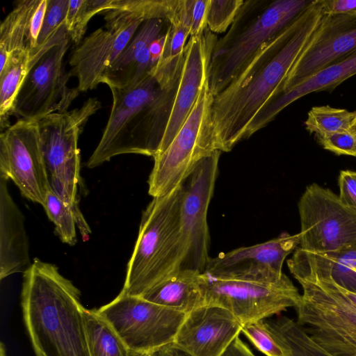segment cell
Returning <instances> with one entry per match:
<instances>
[{"mask_svg":"<svg viewBox=\"0 0 356 356\" xmlns=\"http://www.w3.org/2000/svg\"><path fill=\"white\" fill-rule=\"evenodd\" d=\"M311 0H245L227 33L216 42L208 82L213 97L246 67L262 46L292 23Z\"/></svg>","mask_w":356,"mask_h":356,"instance_id":"cell-4","label":"cell"},{"mask_svg":"<svg viewBox=\"0 0 356 356\" xmlns=\"http://www.w3.org/2000/svg\"><path fill=\"white\" fill-rule=\"evenodd\" d=\"M170 24L169 21L163 19L143 22L128 44L104 74L101 83L109 88L123 89L139 83L150 75L153 70L150 44L167 31Z\"/></svg>","mask_w":356,"mask_h":356,"instance_id":"cell-20","label":"cell"},{"mask_svg":"<svg viewBox=\"0 0 356 356\" xmlns=\"http://www.w3.org/2000/svg\"><path fill=\"white\" fill-rule=\"evenodd\" d=\"M298 211L300 249L329 254L356 248V211L343 204L331 190L317 184L308 186Z\"/></svg>","mask_w":356,"mask_h":356,"instance_id":"cell-12","label":"cell"},{"mask_svg":"<svg viewBox=\"0 0 356 356\" xmlns=\"http://www.w3.org/2000/svg\"><path fill=\"white\" fill-rule=\"evenodd\" d=\"M70 40L67 35L54 44L32 66L18 91L13 115L38 120L67 111L80 92L78 88L67 86L72 75L63 66Z\"/></svg>","mask_w":356,"mask_h":356,"instance_id":"cell-13","label":"cell"},{"mask_svg":"<svg viewBox=\"0 0 356 356\" xmlns=\"http://www.w3.org/2000/svg\"><path fill=\"white\" fill-rule=\"evenodd\" d=\"M220 153L216 150L202 159L181 183L179 270L203 273L210 259L207 213L213 195Z\"/></svg>","mask_w":356,"mask_h":356,"instance_id":"cell-11","label":"cell"},{"mask_svg":"<svg viewBox=\"0 0 356 356\" xmlns=\"http://www.w3.org/2000/svg\"><path fill=\"white\" fill-rule=\"evenodd\" d=\"M177 83L165 90L150 74L127 88H109L113 97L110 115L87 167H97L125 154L154 158L161 147Z\"/></svg>","mask_w":356,"mask_h":356,"instance_id":"cell-3","label":"cell"},{"mask_svg":"<svg viewBox=\"0 0 356 356\" xmlns=\"http://www.w3.org/2000/svg\"><path fill=\"white\" fill-rule=\"evenodd\" d=\"M353 129H356V115H355V120L353 121Z\"/></svg>","mask_w":356,"mask_h":356,"instance_id":"cell-47","label":"cell"},{"mask_svg":"<svg viewBox=\"0 0 356 356\" xmlns=\"http://www.w3.org/2000/svg\"><path fill=\"white\" fill-rule=\"evenodd\" d=\"M181 184L143 211L120 294L141 296L179 270Z\"/></svg>","mask_w":356,"mask_h":356,"instance_id":"cell-5","label":"cell"},{"mask_svg":"<svg viewBox=\"0 0 356 356\" xmlns=\"http://www.w3.org/2000/svg\"><path fill=\"white\" fill-rule=\"evenodd\" d=\"M142 22L127 20L107 24L106 29H97L76 46L70 59V73L77 77L80 92L92 90L101 83Z\"/></svg>","mask_w":356,"mask_h":356,"instance_id":"cell-17","label":"cell"},{"mask_svg":"<svg viewBox=\"0 0 356 356\" xmlns=\"http://www.w3.org/2000/svg\"><path fill=\"white\" fill-rule=\"evenodd\" d=\"M0 175L43 206L51 190L37 120L19 119L0 135Z\"/></svg>","mask_w":356,"mask_h":356,"instance_id":"cell-14","label":"cell"},{"mask_svg":"<svg viewBox=\"0 0 356 356\" xmlns=\"http://www.w3.org/2000/svg\"><path fill=\"white\" fill-rule=\"evenodd\" d=\"M179 0H111L113 15L123 19L145 21L152 19L177 20Z\"/></svg>","mask_w":356,"mask_h":356,"instance_id":"cell-29","label":"cell"},{"mask_svg":"<svg viewBox=\"0 0 356 356\" xmlns=\"http://www.w3.org/2000/svg\"><path fill=\"white\" fill-rule=\"evenodd\" d=\"M111 0H70L65 26L70 40L78 46L83 40L87 26L96 14L110 10Z\"/></svg>","mask_w":356,"mask_h":356,"instance_id":"cell-32","label":"cell"},{"mask_svg":"<svg viewBox=\"0 0 356 356\" xmlns=\"http://www.w3.org/2000/svg\"><path fill=\"white\" fill-rule=\"evenodd\" d=\"M242 327L228 310L204 305L187 314L171 346L187 356H221Z\"/></svg>","mask_w":356,"mask_h":356,"instance_id":"cell-19","label":"cell"},{"mask_svg":"<svg viewBox=\"0 0 356 356\" xmlns=\"http://www.w3.org/2000/svg\"><path fill=\"white\" fill-rule=\"evenodd\" d=\"M100 108L101 102L92 97L79 108L54 113L37 120L51 189L72 210L83 241L89 239L91 231L79 207L78 141L86 123Z\"/></svg>","mask_w":356,"mask_h":356,"instance_id":"cell-6","label":"cell"},{"mask_svg":"<svg viewBox=\"0 0 356 356\" xmlns=\"http://www.w3.org/2000/svg\"><path fill=\"white\" fill-rule=\"evenodd\" d=\"M47 0H39L38 4L31 17L29 25L27 46L36 47L38 38L40 33L47 9Z\"/></svg>","mask_w":356,"mask_h":356,"instance_id":"cell-40","label":"cell"},{"mask_svg":"<svg viewBox=\"0 0 356 356\" xmlns=\"http://www.w3.org/2000/svg\"><path fill=\"white\" fill-rule=\"evenodd\" d=\"M204 305L228 310L241 323H249L279 315L296 308L301 294L284 274L273 280L246 278H213L202 273Z\"/></svg>","mask_w":356,"mask_h":356,"instance_id":"cell-9","label":"cell"},{"mask_svg":"<svg viewBox=\"0 0 356 356\" xmlns=\"http://www.w3.org/2000/svg\"><path fill=\"white\" fill-rule=\"evenodd\" d=\"M209 3L210 0L193 1L190 36L201 35L207 28V18Z\"/></svg>","mask_w":356,"mask_h":356,"instance_id":"cell-39","label":"cell"},{"mask_svg":"<svg viewBox=\"0 0 356 356\" xmlns=\"http://www.w3.org/2000/svg\"><path fill=\"white\" fill-rule=\"evenodd\" d=\"M271 330L290 348L292 356H328L309 337L300 325L286 316L266 319Z\"/></svg>","mask_w":356,"mask_h":356,"instance_id":"cell-31","label":"cell"},{"mask_svg":"<svg viewBox=\"0 0 356 356\" xmlns=\"http://www.w3.org/2000/svg\"><path fill=\"white\" fill-rule=\"evenodd\" d=\"M134 356H150V355L148 353H142V354L135 353Z\"/></svg>","mask_w":356,"mask_h":356,"instance_id":"cell-46","label":"cell"},{"mask_svg":"<svg viewBox=\"0 0 356 356\" xmlns=\"http://www.w3.org/2000/svg\"><path fill=\"white\" fill-rule=\"evenodd\" d=\"M355 13V14H356V11H355V12H354V13Z\"/></svg>","mask_w":356,"mask_h":356,"instance_id":"cell-48","label":"cell"},{"mask_svg":"<svg viewBox=\"0 0 356 356\" xmlns=\"http://www.w3.org/2000/svg\"><path fill=\"white\" fill-rule=\"evenodd\" d=\"M0 175V279L24 273L31 265L24 217Z\"/></svg>","mask_w":356,"mask_h":356,"instance_id":"cell-21","label":"cell"},{"mask_svg":"<svg viewBox=\"0 0 356 356\" xmlns=\"http://www.w3.org/2000/svg\"><path fill=\"white\" fill-rule=\"evenodd\" d=\"M221 356H256L250 347L237 337L226 348Z\"/></svg>","mask_w":356,"mask_h":356,"instance_id":"cell-42","label":"cell"},{"mask_svg":"<svg viewBox=\"0 0 356 356\" xmlns=\"http://www.w3.org/2000/svg\"><path fill=\"white\" fill-rule=\"evenodd\" d=\"M39 0H21L0 26V69L15 52L27 47L29 25Z\"/></svg>","mask_w":356,"mask_h":356,"instance_id":"cell-27","label":"cell"},{"mask_svg":"<svg viewBox=\"0 0 356 356\" xmlns=\"http://www.w3.org/2000/svg\"><path fill=\"white\" fill-rule=\"evenodd\" d=\"M166 33H167V31L165 33H164L163 35H161V36H159L158 38L154 40L150 44L149 54H150L152 63L153 65L152 72L154 71V68L156 67V66L162 55L163 47H164V44H165V38H166ZM151 75H152V74H151Z\"/></svg>","mask_w":356,"mask_h":356,"instance_id":"cell-43","label":"cell"},{"mask_svg":"<svg viewBox=\"0 0 356 356\" xmlns=\"http://www.w3.org/2000/svg\"><path fill=\"white\" fill-rule=\"evenodd\" d=\"M356 51V14L324 15L318 30L299 56L282 92Z\"/></svg>","mask_w":356,"mask_h":356,"instance_id":"cell-16","label":"cell"},{"mask_svg":"<svg viewBox=\"0 0 356 356\" xmlns=\"http://www.w3.org/2000/svg\"><path fill=\"white\" fill-rule=\"evenodd\" d=\"M340 287V286H339ZM343 294L346 296L348 300L356 307V293L351 292L345 289L340 287Z\"/></svg>","mask_w":356,"mask_h":356,"instance_id":"cell-45","label":"cell"},{"mask_svg":"<svg viewBox=\"0 0 356 356\" xmlns=\"http://www.w3.org/2000/svg\"><path fill=\"white\" fill-rule=\"evenodd\" d=\"M62 242L73 245L76 242V220L71 208L51 189L49 191L42 206Z\"/></svg>","mask_w":356,"mask_h":356,"instance_id":"cell-33","label":"cell"},{"mask_svg":"<svg viewBox=\"0 0 356 356\" xmlns=\"http://www.w3.org/2000/svg\"><path fill=\"white\" fill-rule=\"evenodd\" d=\"M339 198L347 207L356 211V172L341 170L339 177Z\"/></svg>","mask_w":356,"mask_h":356,"instance_id":"cell-38","label":"cell"},{"mask_svg":"<svg viewBox=\"0 0 356 356\" xmlns=\"http://www.w3.org/2000/svg\"><path fill=\"white\" fill-rule=\"evenodd\" d=\"M70 0H47V9L36 47L43 46L65 24Z\"/></svg>","mask_w":356,"mask_h":356,"instance_id":"cell-36","label":"cell"},{"mask_svg":"<svg viewBox=\"0 0 356 356\" xmlns=\"http://www.w3.org/2000/svg\"><path fill=\"white\" fill-rule=\"evenodd\" d=\"M208 80L203 84L187 119L168 147L154 158L148 179L152 197L165 195L178 187L197 163L217 149Z\"/></svg>","mask_w":356,"mask_h":356,"instance_id":"cell-8","label":"cell"},{"mask_svg":"<svg viewBox=\"0 0 356 356\" xmlns=\"http://www.w3.org/2000/svg\"><path fill=\"white\" fill-rule=\"evenodd\" d=\"M287 266L298 282L327 280L356 293V248L329 254L311 253L297 248Z\"/></svg>","mask_w":356,"mask_h":356,"instance_id":"cell-23","label":"cell"},{"mask_svg":"<svg viewBox=\"0 0 356 356\" xmlns=\"http://www.w3.org/2000/svg\"><path fill=\"white\" fill-rule=\"evenodd\" d=\"M134 353H152L172 345L188 314L140 296H118L96 309Z\"/></svg>","mask_w":356,"mask_h":356,"instance_id":"cell-10","label":"cell"},{"mask_svg":"<svg viewBox=\"0 0 356 356\" xmlns=\"http://www.w3.org/2000/svg\"><path fill=\"white\" fill-rule=\"evenodd\" d=\"M186 314L204 305L202 273L178 270L140 296Z\"/></svg>","mask_w":356,"mask_h":356,"instance_id":"cell-25","label":"cell"},{"mask_svg":"<svg viewBox=\"0 0 356 356\" xmlns=\"http://www.w3.org/2000/svg\"><path fill=\"white\" fill-rule=\"evenodd\" d=\"M244 0H210L207 23L212 33L225 32L233 23Z\"/></svg>","mask_w":356,"mask_h":356,"instance_id":"cell-35","label":"cell"},{"mask_svg":"<svg viewBox=\"0 0 356 356\" xmlns=\"http://www.w3.org/2000/svg\"><path fill=\"white\" fill-rule=\"evenodd\" d=\"M323 17L321 0L312 1L292 23L262 46L226 88L213 97L212 119L218 150L229 152L245 139L257 113L281 92L289 72Z\"/></svg>","mask_w":356,"mask_h":356,"instance_id":"cell-1","label":"cell"},{"mask_svg":"<svg viewBox=\"0 0 356 356\" xmlns=\"http://www.w3.org/2000/svg\"><path fill=\"white\" fill-rule=\"evenodd\" d=\"M356 111L336 108L330 106L311 108L305 121L306 129L321 136L340 131H351Z\"/></svg>","mask_w":356,"mask_h":356,"instance_id":"cell-30","label":"cell"},{"mask_svg":"<svg viewBox=\"0 0 356 356\" xmlns=\"http://www.w3.org/2000/svg\"><path fill=\"white\" fill-rule=\"evenodd\" d=\"M190 31L179 21L169 25L162 55L152 73L163 90H170L178 81Z\"/></svg>","mask_w":356,"mask_h":356,"instance_id":"cell-26","label":"cell"},{"mask_svg":"<svg viewBox=\"0 0 356 356\" xmlns=\"http://www.w3.org/2000/svg\"><path fill=\"white\" fill-rule=\"evenodd\" d=\"M321 3L324 15H348L356 11V0H321Z\"/></svg>","mask_w":356,"mask_h":356,"instance_id":"cell-41","label":"cell"},{"mask_svg":"<svg viewBox=\"0 0 356 356\" xmlns=\"http://www.w3.org/2000/svg\"><path fill=\"white\" fill-rule=\"evenodd\" d=\"M301 234L282 232L276 238L241 247L209 259L204 273L213 278L273 280L282 277L286 257L299 247Z\"/></svg>","mask_w":356,"mask_h":356,"instance_id":"cell-15","label":"cell"},{"mask_svg":"<svg viewBox=\"0 0 356 356\" xmlns=\"http://www.w3.org/2000/svg\"><path fill=\"white\" fill-rule=\"evenodd\" d=\"M217 40L216 35L208 28L201 35L189 37L170 115L157 155L168 147L176 136L191 113L203 84L208 80L211 58Z\"/></svg>","mask_w":356,"mask_h":356,"instance_id":"cell-18","label":"cell"},{"mask_svg":"<svg viewBox=\"0 0 356 356\" xmlns=\"http://www.w3.org/2000/svg\"><path fill=\"white\" fill-rule=\"evenodd\" d=\"M80 295L52 264L35 258L24 273L23 318L36 356H90Z\"/></svg>","mask_w":356,"mask_h":356,"instance_id":"cell-2","label":"cell"},{"mask_svg":"<svg viewBox=\"0 0 356 356\" xmlns=\"http://www.w3.org/2000/svg\"><path fill=\"white\" fill-rule=\"evenodd\" d=\"M356 74V51L309 76L290 89L273 98L255 116L245 138L266 126L287 106L302 97L314 92L330 90Z\"/></svg>","mask_w":356,"mask_h":356,"instance_id":"cell-22","label":"cell"},{"mask_svg":"<svg viewBox=\"0 0 356 356\" xmlns=\"http://www.w3.org/2000/svg\"><path fill=\"white\" fill-rule=\"evenodd\" d=\"M150 356H187L183 352L173 348L171 345L164 346L152 353Z\"/></svg>","mask_w":356,"mask_h":356,"instance_id":"cell-44","label":"cell"},{"mask_svg":"<svg viewBox=\"0 0 356 356\" xmlns=\"http://www.w3.org/2000/svg\"><path fill=\"white\" fill-rule=\"evenodd\" d=\"M322 147L338 155L356 157V130L340 131L317 136Z\"/></svg>","mask_w":356,"mask_h":356,"instance_id":"cell-37","label":"cell"},{"mask_svg":"<svg viewBox=\"0 0 356 356\" xmlns=\"http://www.w3.org/2000/svg\"><path fill=\"white\" fill-rule=\"evenodd\" d=\"M356 130V129H355Z\"/></svg>","mask_w":356,"mask_h":356,"instance_id":"cell-49","label":"cell"},{"mask_svg":"<svg viewBox=\"0 0 356 356\" xmlns=\"http://www.w3.org/2000/svg\"><path fill=\"white\" fill-rule=\"evenodd\" d=\"M297 323L328 356H356V307L327 280L298 282Z\"/></svg>","mask_w":356,"mask_h":356,"instance_id":"cell-7","label":"cell"},{"mask_svg":"<svg viewBox=\"0 0 356 356\" xmlns=\"http://www.w3.org/2000/svg\"><path fill=\"white\" fill-rule=\"evenodd\" d=\"M241 333L265 356H292L289 346L271 330L266 320L243 325Z\"/></svg>","mask_w":356,"mask_h":356,"instance_id":"cell-34","label":"cell"},{"mask_svg":"<svg viewBox=\"0 0 356 356\" xmlns=\"http://www.w3.org/2000/svg\"><path fill=\"white\" fill-rule=\"evenodd\" d=\"M83 316L90 356H134L135 353L96 309L85 308Z\"/></svg>","mask_w":356,"mask_h":356,"instance_id":"cell-28","label":"cell"},{"mask_svg":"<svg viewBox=\"0 0 356 356\" xmlns=\"http://www.w3.org/2000/svg\"><path fill=\"white\" fill-rule=\"evenodd\" d=\"M69 35L65 24L63 25L42 47L30 48L12 54L4 67L0 69V127L7 129L11 124L9 117L13 115L18 91L30 69L51 47Z\"/></svg>","mask_w":356,"mask_h":356,"instance_id":"cell-24","label":"cell"}]
</instances>
